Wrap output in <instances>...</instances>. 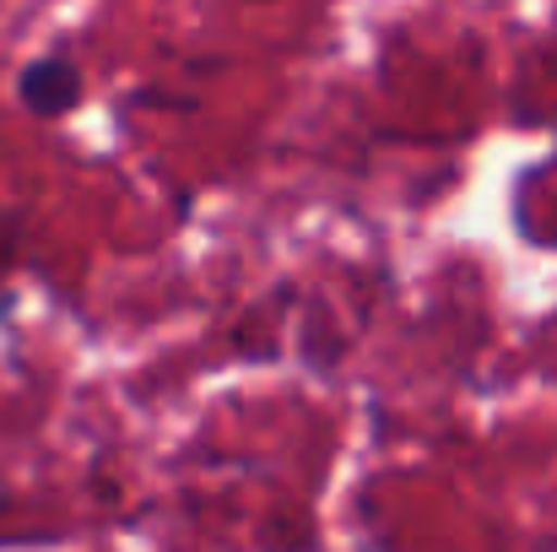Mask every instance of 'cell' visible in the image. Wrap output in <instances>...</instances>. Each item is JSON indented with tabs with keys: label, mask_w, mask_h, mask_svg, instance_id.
<instances>
[{
	"label": "cell",
	"mask_w": 557,
	"mask_h": 552,
	"mask_svg": "<svg viewBox=\"0 0 557 552\" xmlns=\"http://www.w3.org/2000/svg\"><path fill=\"white\" fill-rule=\"evenodd\" d=\"M16 93H22V103H27L33 114L60 120V114H71V109L82 103V71H76V60H65V54H38V60L22 65Z\"/></svg>",
	"instance_id": "1"
}]
</instances>
